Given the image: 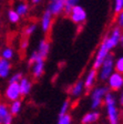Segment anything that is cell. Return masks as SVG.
<instances>
[{"label":"cell","mask_w":123,"mask_h":124,"mask_svg":"<svg viewBox=\"0 0 123 124\" xmlns=\"http://www.w3.org/2000/svg\"><path fill=\"white\" fill-rule=\"evenodd\" d=\"M84 90H85V88H84L83 80H79L71 86L69 93H70V95H71V98H79V96H81L83 94Z\"/></svg>","instance_id":"cell-12"},{"label":"cell","mask_w":123,"mask_h":124,"mask_svg":"<svg viewBox=\"0 0 123 124\" xmlns=\"http://www.w3.org/2000/svg\"><path fill=\"white\" fill-rule=\"evenodd\" d=\"M52 22H53V15L47 9L43 12V15L41 17V20H40L41 30L43 31V32H48V31L51 29Z\"/></svg>","instance_id":"cell-9"},{"label":"cell","mask_w":123,"mask_h":124,"mask_svg":"<svg viewBox=\"0 0 123 124\" xmlns=\"http://www.w3.org/2000/svg\"><path fill=\"white\" fill-rule=\"evenodd\" d=\"M70 106H71V102H70V100H64L63 103H62L61 106H60L59 115H62V114L68 113V111H69Z\"/></svg>","instance_id":"cell-24"},{"label":"cell","mask_w":123,"mask_h":124,"mask_svg":"<svg viewBox=\"0 0 123 124\" xmlns=\"http://www.w3.org/2000/svg\"><path fill=\"white\" fill-rule=\"evenodd\" d=\"M116 21H118L119 26L123 27V9H122V11H121V12L118 15V19H116Z\"/></svg>","instance_id":"cell-31"},{"label":"cell","mask_w":123,"mask_h":124,"mask_svg":"<svg viewBox=\"0 0 123 124\" xmlns=\"http://www.w3.org/2000/svg\"><path fill=\"white\" fill-rule=\"evenodd\" d=\"M99 117H100V113L98 111H95V110H92V111L88 112V113H85L83 115V117L81 120V123L82 124H94L98 122Z\"/></svg>","instance_id":"cell-14"},{"label":"cell","mask_w":123,"mask_h":124,"mask_svg":"<svg viewBox=\"0 0 123 124\" xmlns=\"http://www.w3.org/2000/svg\"><path fill=\"white\" fill-rule=\"evenodd\" d=\"M114 58L111 53H109L107 55V58L104 59V61L102 62V64L99 68V73H98V78L101 81H107L108 78L110 77V74L114 71Z\"/></svg>","instance_id":"cell-3"},{"label":"cell","mask_w":123,"mask_h":124,"mask_svg":"<svg viewBox=\"0 0 123 124\" xmlns=\"http://www.w3.org/2000/svg\"><path fill=\"white\" fill-rule=\"evenodd\" d=\"M104 105L107 115L110 124H120V112L116 104V98L111 92H108L104 96Z\"/></svg>","instance_id":"cell-2"},{"label":"cell","mask_w":123,"mask_h":124,"mask_svg":"<svg viewBox=\"0 0 123 124\" xmlns=\"http://www.w3.org/2000/svg\"><path fill=\"white\" fill-rule=\"evenodd\" d=\"M27 46H28V39L25 38L22 41H21V48H22V49H26Z\"/></svg>","instance_id":"cell-32"},{"label":"cell","mask_w":123,"mask_h":124,"mask_svg":"<svg viewBox=\"0 0 123 124\" xmlns=\"http://www.w3.org/2000/svg\"><path fill=\"white\" fill-rule=\"evenodd\" d=\"M122 9H123V0H114L113 1V12L115 15H119L122 11Z\"/></svg>","instance_id":"cell-23"},{"label":"cell","mask_w":123,"mask_h":124,"mask_svg":"<svg viewBox=\"0 0 123 124\" xmlns=\"http://www.w3.org/2000/svg\"><path fill=\"white\" fill-rule=\"evenodd\" d=\"M0 63H1V57H0Z\"/></svg>","instance_id":"cell-36"},{"label":"cell","mask_w":123,"mask_h":124,"mask_svg":"<svg viewBox=\"0 0 123 124\" xmlns=\"http://www.w3.org/2000/svg\"><path fill=\"white\" fill-rule=\"evenodd\" d=\"M19 86H20L21 96H26L28 94H30L31 90H32V82L30 81L29 78L22 77L19 81Z\"/></svg>","instance_id":"cell-11"},{"label":"cell","mask_w":123,"mask_h":124,"mask_svg":"<svg viewBox=\"0 0 123 124\" xmlns=\"http://www.w3.org/2000/svg\"><path fill=\"white\" fill-rule=\"evenodd\" d=\"M79 0H66V6H64V12L69 15L70 11H71L72 7L75 5H78Z\"/></svg>","instance_id":"cell-25"},{"label":"cell","mask_w":123,"mask_h":124,"mask_svg":"<svg viewBox=\"0 0 123 124\" xmlns=\"http://www.w3.org/2000/svg\"><path fill=\"white\" fill-rule=\"evenodd\" d=\"M31 2L34 3V5H37V3H40L41 2V0H31Z\"/></svg>","instance_id":"cell-35"},{"label":"cell","mask_w":123,"mask_h":124,"mask_svg":"<svg viewBox=\"0 0 123 124\" xmlns=\"http://www.w3.org/2000/svg\"><path fill=\"white\" fill-rule=\"evenodd\" d=\"M6 98L9 101H15L19 100L21 98V92H20V86H19V82H9L7 89H6Z\"/></svg>","instance_id":"cell-7"},{"label":"cell","mask_w":123,"mask_h":124,"mask_svg":"<svg viewBox=\"0 0 123 124\" xmlns=\"http://www.w3.org/2000/svg\"><path fill=\"white\" fill-rule=\"evenodd\" d=\"M21 108H22V102L21 100H15L11 101L10 105H9V112H10L12 115H18L21 112Z\"/></svg>","instance_id":"cell-17"},{"label":"cell","mask_w":123,"mask_h":124,"mask_svg":"<svg viewBox=\"0 0 123 124\" xmlns=\"http://www.w3.org/2000/svg\"><path fill=\"white\" fill-rule=\"evenodd\" d=\"M64 6L66 0H51L48 6V10L53 16H57L64 11Z\"/></svg>","instance_id":"cell-10"},{"label":"cell","mask_w":123,"mask_h":124,"mask_svg":"<svg viewBox=\"0 0 123 124\" xmlns=\"http://www.w3.org/2000/svg\"><path fill=\"white\" fill-rule=\"evenodd\" d=\"M10 113L9 112V106L5 103H0V124H2L5 117Z\"/></svg>","instance_id":"cell-21"},{"label":"cell","mask_w":123,"mask_h":124,"mask_svg":"<svg viewBox=\"0 0 123 124\" xmlns=\"http://www.w3.org/2000/svg\"><path fill=\"white\" fill-rule=\"evenodd\" d=\"M11 71V64L9 60L1 59V63H0V78L1 79H6L10 75Z\"/></svg>","instance_id":"cell-16"},{"label":"cell","mask_w":123,"mask_h":124,"mask_svg":"<svg viewBox=\"0 0 123 124\" xmlns=\"http://www.w3.org/2000/svg\"><path fill=\"white\" fill-rule=\"evenodd\" d=\"M15 10L18 12V15L20 16V17H25V16H27L29 12V6H28V3H26V2H19L18 5L16 6Z\"/></svg>","instance_id":"cell-18"},{"label":"cell","mask_w":123,"mask_h":124,"mask_svg":"<svg viewBox=\"0 0 123 124\" xmlns=\"http://www.w3.org/2000/svg\"><path fill=\"white\" fill-rule=\"evenodd\" d=\"M109 92L108 86H97L91 92V108L92 110H97L101 106L105 94Z\"/></svg>","instance_id":"cell-4"},{"label":"cell","mask_w":123,"mask_h":124,"mask_svg":"<svg viewBox=\"0 0 123 124\" xmlns=\"http://www.w3.org/2000/svg\"><path fill=\"white\" fill-rule=\"evenodd\" d=\"M119 44H122V46H123V34H121V37H120V40H119Z\"/></svg>","instance_id":"cell-34"},{"label":"cell","mask_w":123,"mask_h":124,"mask_svg":"<svg viewBox=\"0 0 123 124\" xmlns=\"http://www.w3.org/2000/svg\"><path fill=\"white\" fill-rule=\"evenodd\" d=\"M36 30H37V24L36 23H30V24H28V26L26 27V29H25V36L26 37L32 36Z\"/></svg>","instance_id":"cell-26"},{"label":"cell","mask_w":123,"mask_h":124,"mask_svg":"<svg viewBox=\"0 0 123 124\" xmlns=\"http://www.w3.org/2000/svg\"><path fill=\"white\" fill-rule=\"evenodd\" d=\"M38 54L40 57H42L44 60L47 59V57L49 55V52H50V43H49L48 40L46 39H42L39 41L38 44V50H37Z\"/></svg>","instance_id":"cell-15"},{"label":"cell","mask_w":123,"mask_h":124,"mask_svg":"<svg viewBox=\"0 0 123 124\" xmlns=\"http://www.w3.org/2000/svg\"><path fill=\"white\" fill-rule=\"evenodd\" d=\"M108 88L112 91H119L123 88V74L113 71L108 78Z\"/></svg>","instance_id":"cell-6"},{"label":"cell","mask_w":123,"mask_h":124,"mask_svg":"<svg viewBox=\"0 0 123 124\" xmlns=\"http://www.w3.org/2000/svg\"><path fill=\"white\" fill-rule=\"evenodd\" d=\"M31 72L34 79H40L44 73V59L39 55V58L31 64Z\"/></svg>","instance_id":"cell-8"},{"label":"cell","mask_w":123,"mask_h":124,"mask_svg":"<svg viewBox=\"0 0 123 124\" xmlns=\"http://www.w3.org/2000/svg\"><path fill=\"white\" fill-rule=\"evenodd\" d=\"M114 69L116 72H120L123 74V57H120L114 61Z\"/></svg>","instance_id":"cell-27"},{"label":"cell","mask_w":123,"mask_h":124,"mask_svg":"<svg viewBox=\"0 0 123 124\" xmlns=\"http://www.w3.org/2000/svg\"><path fill=\"white\" fill-rule=\"evenodd\" d=\"M119 102H120V104L123 106V91L121 92V94H120V98H119Z\"/></svg>","instance_id":"cell-33"},{"label":"cell","mask_w":123,"mask_h":124,"mask_svg":"<svg viewBox=\"0 0 123 124\" xmlns=\"http://www.w3.org/2000/svg\"><path fill=\"white\" fill-rule=\"evenodd\" d=\"M21 78H22V73H20V72L13 73V74L10 77V82H19Z\"/></svg>","instance_id":"cell-29"},{"label":"cell","mask_w":123,"mask_h":124,"mask_svg":"<svg viewBox=\"0 0 123 124\" xmlns=\"http://www.w3.org/2000/svg\"><path fill=\"white\" fill-rule=\"evenodd\" d=\"M20 16L18 15V12L13 9V10H9L8 11V20L10 21L11 23H18L20 21Z\"/></svg>","instance_id":"cell-20"},{"label":"cell","mask_w":123,"mask_h":124,"mask_svg":"<svg viewBox=\"0 0 123 124\" xmlns=\"http://www.w3.org/2000/svg\"><path fill=\"white\" fill-rule=\"evenodd\" d=\"M97 79H98V70H95L92 68V69L89 71V73L87 74L85 79L83 80V82H84V88L87 89V90L91 89L93 85H94Z\"/></svg>","instance_id":"cell-13"},{"label":"cell","mask_w":123,"mask_h":124,"mask_svg":"<svg viewBox=\"0 0 123 124\" xmlns=\"http://www.w3.org/2000/svg\"><path fill=\"white\" fill-rule=\"evenodd\" d=\"M69 15L72 22L77 23V24H81V23L85 22V20H87V11L84 10V8L79 5L73 6Z\"/></svg>","instance_id":"cell-5"},{"label":"cell","mask_w":123,"mask_h":124,"mask_svg":"<svg viewBox=\"0 0 123 124\" xmlns=\"http://www.w3.org/2000/svg\"><path fill=\"white\" fill-rule=\"evenodd\" d=\"M121 34H122V31H121V28L119 27V28L113 29L112 32L103 39L100 46H99V49L97 51V54H95L93 65H92L93 69L98 70L100 68V65L102 64V62L104 61V59L110 53L111 50L113 48H115L119 44V40H120Z\"/></svg>","instance_id":"cell-1"},{"label":"cell","mask_w":123,"mask_h":124,"mask_svg":"<svg viewBox=\"0 0 123 124\" xmlns=\"http://www.w3.org/2000/svg\"><path fill=\"white\" fill-rule=\"evenodd\" d=\"M13 57H15V51H13L12 48H10V46L3 48L2 51H1V59L9 60V61H10Z\"/></svg>","instance_id":"cell-19"},{"label":"cell","mask_w":123,"mask_h":124,"mask_svg":"<svg viewBox=\"0 0 123 124\" xmlns=\"http://www.w3.org/2000/svg\"><path fill=\"white\" fill-rule=\"evenodd\" d=\"M57 124H72V117L69 113L62 114L59 115V119H58V123Z\"/></svg>","instance_id":"cell-22"},{"label":"cell","mask_w":123,"mask_h":124,"mask_svg":"<svg viewBox=\"0 0 123 124\" xmlns=\"http://www.w3.org/2000/svg\"><path fill=\"white\" fill-rule=\"evenodd\" d=\"M38 58H39V54H38V52H37V50H36V51H32V52H31V54L29 55V60H28L29 64L31 65L37 59H38Z\"/></svg>","instance_id":"cell-28"},{"label":"cell","mask_w":123,"mask_h":124,"mask_svg":"<svg viewBox=\"0 0 123 124\" xmlns=\"http://www.w3.org/2000/svg\"><path fill=\"white\" fill-rule=\"evenodd\" d=\"M12 120H13V115L11 113H9L7 116L5 117L2 124H12Z\"/></svg>","instance_id":"cell-30"}]
</instances>
